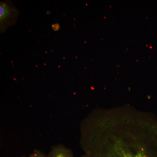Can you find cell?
I'll use <instances>...</instances> for the list:
<instances>
[{
	"mask_svg": "<svg viewBox=\"0 0 157 157\" xmlns=\"http://www.w3.org/2000/svg\"><path fill=\"white\" fill-rule=\"evenodd\" d=\"M47 157H74L72 151L61 145L52 147Z\"/></svg>",
	"mask_w": 157,
	"mask_h": 157,
	"instance_id": "obj_1",
	"label": "cell"
},
{
	"mask_svg": "<svg viewBox=\"0 0 157 157\" xmlns=\"http://www.w3.org/2000/svg\"><path fill=\"white\" fill-rule=\"evenodd\" d=\"M110 157H148L145 154L139 153L134 155L123 150H113Z\"/></svg>",
	"mask_w": 157,
	"mask_h": 157,
	"instance_id": "obj_2",
	"label": "cell"
},
{
	"mask_svg": "<svg viewBox=\"0 0 157 157\" xmlns=\"http://www.w3.org/2000/svg\"><path fill=\"white\" fill-rule=\"evenodd\" d=\"M10 11L8 6L4 3H1L0 5V18L2 20L9 15Z\"/></svg>",
	"mask_w": 157,
	"mask_h": 157,
	"instance_id": "obj_3",
	"label": "cell"
},
{
	"mask_svg": "<svg viewBox=\"0 0 157 157\" xmlns=\"http://www.w3.org/2000/svg\"><path fill=\"white\" fill-rule=\"evenodd\" d=\"M29 157H47V156L40 151L35 150L30 155Z\"/></svg>",
	"mask_w": 157,
	"mask_h": 157,
	"instance_id": "obj_4",
	"label": "cell"
},
{
	"mask_svg": "<svg viewBox=\"0 0 157 157\" xmlns=\"http://www.w3.org/2000/svg\"><path fill=\"white\" fill-rule=\"evenodd\" d=\"M52 27L54 31H57L60 28V24L58 23L53 24L52 25Z\"/></svg>",
	"mask_w": 157,
	"mask_h": 157,
	"instance_id": "obj_5",
	"label": "cell"
},
{
	"mask_svg": "<svg viewBox=\"0 0 157 157\" xmlns=\"http://www.w3.org/2000/svg\"><path fill=\"white\" fill-rule=\"evenodd\" d=\"M81 157H92L90 155H89L86 154L83 156Z\"/></svg>",
	"mask_w": 157,
	"mask_h": 157,
	"instance_id": "obj_6",
	"label": "cell"
}]
</instances>
